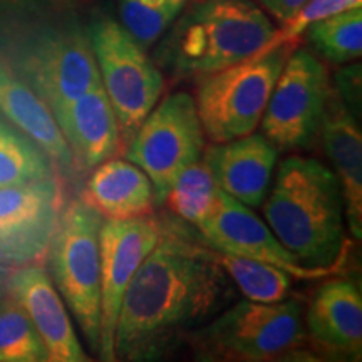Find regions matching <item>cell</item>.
Segmentation results:
<instances>
[{
	"instance_id": "20",
	"label": "cell",
	"mask_w": 362,
	"mask_h": 362,
	"mask_svg": "<svg viewBox=\"0 0 362 362\" xmlns=\"http://www.w3.org/2000/svg\"><path fill=\"white\" fill-rule=\"evenodd\" d=\"M81 202L103 220H131L153 215L155 189L151 180L129 160L103 161L86 181Z\"/></svg>"
},
{
	"instance_id": "9",
	"label": "cell",
	"mask_w": 362,
	"mask_h": 362,
	"mask_svg": "<svg viewBox=\"0 0 362 362\" xmlns=\"http://www.w3.org/2000/svg\"><path fill=\"white\" fill-rule=\"evenodd\" d=\"M205 151V133L192 94L178 90L166 96L136 131L126 158L138 165L155 189L156 206L178 175Z\"/></svg>"
},
{
	"instance_id": "12",
	"label": "cell",
	"mask_w": 362,
	"mask_h": 362,
	"mask_svg": "<svg viewBox=\"0 0 362 362\" xmlns=\"http://www.w3.org/2000/svg\"><path fill=\"white\" fill-rule=\"evenodd\" d=\"M62 206L57 176L0 187V265L22 267L42 260Z\"/></svg>"
},
{
	"instance_id": "29",
	"label": "cell",
	"mask_w": 362,
	"mask_h": 362,
	"mask_svg": "<svg viewBox=\"0 0 362 362\" xmlns=\"http://www.w3.org/2000/svg\"><path fill=\"white\" fill-rule=\"evenodd\" d=\"M44 11L42 0H0V12L11 19L35 17Z\"/></svg>"
},
{
	"instance_id": "8",
	"label": "cell",
	"mask_w": 362,
	"mask_h": 362,
	"mask_svg": "<svg viewBox=\"0 0 362 362\" xmlns=\"http://www.w3.org/2000/svg\"><path fill=\"white\" fill-rule=\"evenodd\" d=\"M12 69L51 111L101 84L88 33L76 22L45 25L27 35L16 51Z\"/></svg>"
},
{
	"instance_id": "23",
	"label": "cell",
	"mask_w": 362,
	"mask_h": 362,
	"mask_svg": "<svg viewBox=\"0 0 362 362\" xmlns=\"http://www.w3.org/2000/svg\"><path fill=\"white\" fill-rule=\"evenodd\" d=\"M215 257L247 300L272 304L291 296L293 277L279 267L221 252Z\"/></svg>"
},
{
	"instance_id": "21",
	"label": "cell",
	"mask_w": 362,
	"mask_h": 362,
	"mask_svg": "<svg viewBox=\"0 0 362 362\" xmlns=\"http://www.w3.org/2000/svg\"><path fill=\"white\" fill-rule=\"evenodd\" d=\"M56 176V166L42 149L0 116V187Z\"/></svg>"
},
{
	"instance_id": "18",
	"label": "cell",
	"mask_w": 362,
	"mask_h": 362,
	"mask_svg": "<svg viewBox=\"0 0 362 362\" xmlns=\"http://www.w3.org/2000/svg\"><path fill=\"white\" fill-rule=\"evenodd\" d=\"M0 116L22 131L42 149L59 173L72 178L78 173L74 158L56 123L51 107L35 90L0 61Z\"/></svg>"
},
{
	"instance_id": "16",
	"label": "cell",
	"mask_w": 362,
	"mask_h": 362,
	"mask_svg": "<svg viewBox=\"0 0 362 362\" xmlns=\"http://www.w3.org/2000/svg\"><path fill=\"white\" fill-rule=\"evenodd\" d=\"M52 115L74 158L78 171L94 170L119 151L121 128L103 83Z\"/></svg>"
},
{
	"instance_id": "11",
	"label": "cell",
	"mask_w": 362,
	"mask_h": 362,
	"mask_svg": "<svg viewBox=\"0 0 362 362\" xmlns=\"http://www.w3.org/2000/svg\"><path fill=\"white\" fill-rule=\"evenodd\" d=\"M161 221L153 215L131 220H104L99 233L101 248V322L98 356L115 361L117 317L126 288L136 270L156 245Z\"/></svg>"
},
{
	"instance_id": "19",
	"label": "cell",
	"mask_w": 362,
	"mask_h": 362,
	"mask_svg": "<svg viewBox=\"0 0 362 362\" xmlns=\"http://www.w3.org/2000/svg\"><path fill=\"white\" fill-rule=\"evenodd\" d=\"M322 141L342 189L352 237L362 238V133L357 117L332 89L324 112Z\"/></svg>"
},
{
	"instance_id": "31",
	"label": "cell",
	"mask_w": 362,
	"mask_h": 362,
	"mask_svg": "<svg viewBox=\"0 0 362 362\" xmlns=\"http://www.w3.org/2000/svg\"><path fill=\"white\" fill-rule=\"evenodd\" d=\"M42 4L44 8L56 13H71L83 4V0H42Z\"/></svg>"
},
{
	"instance_id": "24",
	"label": "cell",
	"mask_w": 362,
	"mask_h": 362,
	"mask_svg": "<svg viewBox=\"0 0 362 362\" xmlns=\"http://www.w3.org/2000/svg\"><path fill=\"white\" fill-rule=\"evenodd\" d=\"M307 39L325 61L334 64L361 59L362 54V8L354 7L307 27Z\"/></svg>"
},
{
	"instance_id": "22",
	"label": "cell",
	"mask_w": 362,
	"mask_h": 362,
	"mask_svg": "<svg viewBox=\"0 0 362 362\" xmlns=\"http://www.w3.org/2000/svg\"><path fill=\"white\" fill-rule=\"evenodd\" d=\"M220 187L203 156L185 168L171 185L163 205L180 221L198 225L216 208Z\"/></svg>"
},
{
	"instance_id": "7",
	"label": "cell",
	"mask_w": 362,
	"mask_h": 362,
	"mask_svg": "<svg viewBox=\"0 0 362 362\" xmlns=\"http://www.w3.org/2000/svg\"><path fill=\"white\" fill-rule=\"evenodd\" d=\"M90 49L103 88L119 121L123 143H129L153 107L158 104L165 79L146 49L119 21L101 16L90 22Z\"/></svg>"
},
{
	"instance_id": "13",
	"label": "cell",
	"mask_w": 362,
	"mask_h": 362,
	"mask_svg": "<svg viewBox=\"0 0 362 362\" xmlns=\"http://www.w3.org/2000/svg\"><path fill=\"white\" fill-rule=\"evenodd\" d=\"M197 226V238L211 250L230 253L257 262L275 265L293 279L315 280L334 274L330 270L307 269L291 252L284 248L269 225L250 206L220 189L216 208Z\"/></svg>"
},
{
	"instance_id": "4",
	"label": "cell",
	"mask_w": 362,
	"mask_h": 362,
	"mask_svg": "<svg viewBox=\"0 0 362 362\" xmlns=\"http://www.w3.org/2000/svg\"><path fill=\"white\" fill-rule=\"evenodd\" d=\"M304 304L240 300L225 307L187 339L197 361L274 362L314 361L304 324Z\"/></svg>"
},
{
	"instance_id": "10",
	"label": "cell",
	"mask_w": 362,
	"mask_h": 362,
	"mask_svg": "<svg viewBox=\"0 0 362 362\" xmlns=\"http://www.w3.org/2000/svg\"><path fill=\"white\" fill-rule=\"evenodd\" d=\"M332 89L327 67L314 52L302 47L292 51L262 116L265 138L280 149L312 146L320 136Z\"/></svg>"
},
{
	"instance_id": "25",
	"label": "cell",
	"mask_w": 362,
	"mask_h": 362,
	"mask_svg": "<svg viewBox=\"0 0 362 362\" xmlns=\"http://www.w3.org/2000/svg\"><path fill=\"white\" fill-rule=\"evenodd\" d=\"M0 362H47L37 329L7 291L0 297Z\"/></svg>"
},
{
	"instance_id": "32",
	"label": "cell",
	"mask_w": 362,
	"mask_h": 362,
	"mask_svg": "<svg viewBox=\"0 0 362 362\" xmlns=\"http://www.w3.org/2000/svg\"><path fill=\"white\" fill-rule=\"evenodd\" d=\"M8 272H11V267H4V265H0V297H2L4 293H6Z\"/></svg>"
},
{
	"instance_id": "14",
	"label": "cell",
	"mask_w": 362,
	"mask_h": 362,
	"mask_svg": "<svg viewBox=\"0 0 362 362\" xmlns=\"http://www.w3.org/2000/svg\"><path fill=\"white\" fill-rule=\"evenodd\" d=\"M304 314L307 342L315 359H362V292L356 280H325L312 293Z\"/></svg>"
},
{
	"instance_id": "3",
	"label": "cell",
	"mask_w": 362,
	"mask_h": 362,
	"mask_svg": "<svg viewBox=\"0 0 362 362\" xmlns=\"http://www.w3.org/2000/svg\"><path fill=\"white\" fill-rule=\"evenodd\" d=\"M158 45V66L175 78H202L255 56L275 33L253 0H192Z\"/></svg>"
},
{
	"instance_id": "15",
	"label": "cell",
	"mask_w": 362,
	"mask_h": 362,
	"mask_svg": "<svg viewBox=\"0 0 362 362\" xmlns=\"http://www.w3.org/2000/svg\"><path fill=\"white\" fill-rule=\"evenodd\" d=\"M6 291L33 320L47 352V362L90 361L79 342L64 300L44 267L29 264L11 270Z\"/></svg>"
},
{
	"instance_id": "30",
	"label": "cell",
	"mask_w": 362,
	"mask_h": 362,
	"mask_svg": "<svg viewBox=\"0 0 362 362\" xmlns=\"http://www.w3.org/2000/svg\"><path fill=\"white\" fill-rule=\"evenodd\" d=\"M253 2L264 7L272 17L284 24L296 16L298 8L304 6L307 0H253Z\"/></svg>"
},
{
	"instance_id": "27",
	"label": "cell",
	"mask_w": 362,
	"mask_h": 362,
	"mask_svg": "<svg viewBox=\"0 0 362 362\" xmlns=\"http://www.w3.org/2000/svg\"><path fill=\"white\" fill-rule=\"evenodd\" d=\"M361 6L362 0H307L292 19L284 22L280 29H275L272 39L260 52L270 51V49L279 47V45L284 44L296 45L297 40L300 39V35L305 33L309 25L327 19L330 16H336L339 12L349 11V8Z\"/></svg>"
},
{
	"instance_id": "1",
	"label": "cell",
	"mask_w": 362,
	"mask_h": 362,
	"mask_svg": "<svg viewBox=\"0 0 362 362\" xmlns=\"http://www.w3.org/2000/svg\"><path fill=\"white\" fill-rule=\"evenodd\" d=\"M235 285L215 250L178 223L161 221L155 248L126 288L115 336V361H163L192 332L235 300Z\"/></svg>"
},
{
	"instance_id": "28",
	"label": "cell",
	"mask_w": 362,
	"mask_h": 362,
	"mask_svg": "<svg viewBox=\"0 0 362 362\" xmlns=\"http://www.w3.org/2000/svg\"><path fill=\"white\" fill-rule=\"evenodd\" d=\"M336 93L347 110L361 119V62L344 67L336 76Z\"/></svg>"
},
{
	"instance_id": "6",
	"label": "cell",
	"mask_w": 362,
	"mask_h": 362,
	"mask_svg": "<svg viewBox=\"0 0 362 362\" xmlns=\"http://www.w3.org/2000/svg\"><path fill=\"white\" fill-rule=\"evenodd\" d=\"M292 47L279 45L198 78L194 104L205 138L226 143L257 129Z\"/></svg>"
},
{
	"instance_id": "17",
	"label": "cell",
	"mask_w": 362,
	"mask_h": 362,
	"mask_svg": "<svg viewBox=\"0 0 362 362\" xmlns=\"http://www.w3.org/2000/svg\"><path fill=\"white\" fill-rule=\"evenodd\" d=\"M279 149L264 134H247L226 143H214L203 160L221 192L243 205L262 206L277 165Z\"/></svg>"
},
{
	"instance_id": "2",
	"label": "cell",
	"mask_w": 362,
	"mask_h": 362,
	"mask_svg": "<svg viewBox=\"0 0 362 362\" xmlns=\"http://www.w3.org/2000/svg\"><path fill=\"white\" fill-rule=\"evenodd\" d=\"M262 205L272 233L298 264L339 270L347 252L346 214L332 170L314 158H287Z\"/></svg>"
},
{
	"instance_id": "33",
	"label": "cell",
	"mask_w": 362,
	"mask_h": 362,
	"mask_svg": "<svg viewBox=\"0 0 362 362\" xmlns=\"http://www.w3.org/2000/svg\"><path fill=\"white\" fill-rule=\"evenodd\" d=\"M7 19L8 17H6L2 12H0V47L6 44V39H7V30H8Z\"/></svg>"
},
{
	"instance_id": "26",
	"label": "cell",
	"mask_w": 362,
	"mask_h": 362,
	"mask_svg": "<svg viewBox=\"0 0 362 362\" xmlns=\"http://www.w3.org/2000/svg\"><path fill=\"white\" fill-rule=\"evenodd\" d=\"M192 0H119V22L149 49L173 25Z\"/></svg>"
},
{
	"instance_id": "5",
	"label": "cell",
	"mask_w": 362,
	"mask_h": 362,
	"mask_svg": "<svg viewBox=\"0 0 362 362\" xmlns=\"http://www.w3.org/2000/svg\"><path fill=\"white\" fill-rule=\"evenodd\" d=\"M103 218L81 200L62 206L49 243V269L67 309L81 332L98 352L101 322V233Z\"/></svg>"
}]
</instances>
